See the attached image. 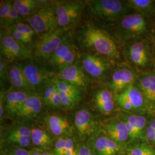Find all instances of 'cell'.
<instances>
[{
  "mask_svg": "<svg viewBox=\"0 0 155 155\" xmlns=\"http://www.w3.org/2000/svg\"><path fill=\"white\" fill-rule=\"evenodd\" d=\"M80 40L83 46L111 58H120V52L114 41L102 29L89 24L81 31Z\"/></svg>",
  "mask_w": 155,
  "mask_h": 155,
  "instance_id": "cell-1",
  "label": "cell"
},
{
  "mask_svg": "<svg viewBox=\"0 0 155 155\" xmlns=\"http://www.w3.org/2000/svg\"><path fill=\"white\" fill-rule=\"evenodd\" d=\"M90 12L94 16L106 20H114L127 13V8L118 0H94L90 2Z\"/></svg>",
  "mask_w": 155,
  "mask_h": 155,
  "instance_id": "cell-2",
  "label": "cell"
},
{
  "mask_svg": "<svg viewBox=\"0 0 155 155\" xmlns=\"http://www.w3.org/2000/svg\"><path fill=\"white\" fill-rule=\"evenodd\" d=\"M86 1H76L61 3L55 9L59 28L62 29L71 27L80 18Z\"/></svg>",
  "mask_w": 155,
  "mask_h": 155,
  "instance_id": "cell-3",
  "label": "cell"
},
{
  "mask_svg": "<svg viewBox=\"0 0 155 155\" xmlns=\"http://www.w3.org/2000/svg\"><path fill=\"white\" fill-rule=\"evenodd\" d=\"M35 33L43 34L59 28L55 9L45 5L27 19Z\"/></svg>",
  "mask_w": 155,
  "mask_h": 155,
  "instance_id": "cell-4",
  "label": "cell"
},
{
  "mask_svg": "<svg viewBox=\"0 0 155 155\" xmlns=\"http://www.w3.org/2000/svg\"><path fill=\"white\" fill-rule=\"evenodd\" d=\"M65 39L64 29L62 28L41 34L35 45V54L43 59L48 60Z\"/></svg>",
  "mask_w": 155,
  "mask_h": 155,
  "instance_id": "cell-5",
  "label": "cell"
},
{
  "mask_svg": "<svg viewBox=\"0 0 155 155\" xmlns=\"http://www.w3.org/2000/svg\"><path fill=\"white\" fill-rule=\"evenodd\" d=\"M114 100L124 110L131 112L145 110L148 103L140 90L133 84L116 94Z\"/></svg>",
  "mask_w": 155,
  "mask_h": 155,
  "instance_id": "cell-6",
  "label": "cell"
},
{
  "mask_svg": "<svg viewBox=\"0 0 155 155\" xmlns=\"http://www.w3.org/2000/svg\"><path fill=\"white\" fill-rule=\"evenodd\" d=\"M0 48L1 57L5 60L25 59L31 57V51L9 34L1 36Z\"/></svg>",
  "mask_w": 155,
  "mask_h": 155,
  "instance_id": "cell-7",
  "label": "cell"
},
{
  "mask_svg": "<svg viewBox=\"0 0 155 155\" xmlns=\"http://www.w3.org/2000/svg\"><path fill=\"white\" fill-rule=\"evenodd\" d=\"M77 59V53L74 45L66 38L48 60V64L60 70L70 66Z\"/></svg>",
  "mask_w": 155,
  "mask_h": 155,
  "instance_id": "cell-8",
  "label": "cell"
},
{
  "mask_svg": "<svg viewBox=\"0 0 155 155\" xmlns=\"http://www.w3.org/2000/svg\"><path fill=\"white\" fill-rule=\"evenodd\" d=\"M120 29L127 38H136L147 31V24L140 14H130L124 17L120 23Z\"/></svg>",
  "mask_w": 155,
  "mask_h": 155,
  "instance_id": "cell-9",
  "label": "cell"
},
{
  "mask_svg": "<svg viewBox=\"0 0 155 155\" xmlns=\"http://www.w3.org/2000/svg\"><path fill=\"white\" fill-rule=\"evenodd\" d=\"M21 66L33 90L42 87L49 82L50 73L45 67L33 63H27Z\"/></svg>",
  "mask_w": 155,
  "mask_h": 155,
  "instance_id": "cell-10",
  "label": "cell"
},
{
  "mask_svg": "<svg viewBox=\"0 0 155 155\" xmlns=\"http://www.w3.org/2000/svg\"><path fill=\"white\" fill-rule=\"evenodd\" d=\"M84 71L83 68L74 63L60 70L58 78L81 90L86 89L90 83V80Z\"/></svg>",
  "mask_w": 155,
  "mask_h": 155,
  "instance_id": "cell-11",
  "label": "cell"
},
{
  "mask_svg": "<svg viewBox=\"0 0 155 155\" xmlns=\"http://www.w3.org/2000/svg\"><path fill=\"white\" fill-rule=\"evenodd\" d=\"M135 79L136 74L131 69L125 67L117 68L111 75L109 86L114 93L119 94L133 84Z\"/></svg>",
  "mask_w": 155,
  "mask_h": 155,
  "instance_id": "cell-12",
  "label": "cell"
},
{
  "mask_svg": "<svg viewBox=\"0 0 155 155\" xmlns=\"http://www.w3.org/2000/svg\"><path fill=\"white\" fill-rule=\"evenodd\" d=\"M82 63L83 70L94 78L102 77L110 67L108 61L106 59L90 54L83 55Z\"/></svg>",
  "mask_w": 155,
  "mask_h": 155,
  "instance_id": "cell-13",
  "label": "cell"
},
{
  "mask_svg": "<svg viewBox=\"0 0 155 155\" xmlns=\"http://www.w3.org/2000/svg\"><path fill=\"white\" fill-rule=\"evenodd\" d=\"M74 125L81 137H89L96 130L94 117L88 110L83 109L77 111L74 117Z\"/></svg>",
  "mask_w": 155,
  "mask_h": 155,
  "instance_id": "cell-14",
  "label": "cell"
},
{
  "mask_svg": "<svg viewBox=\"0 0 155 155\" xmlns=\"http://www.w3.org/2000/svg\"><path fill=\"white\" fill-rule=\"evenodd\" d=\"M127 57L133 64L139 67H145L149 62V50L147 43L143 41L134 43L127 51Z\"/></svg>",
  "mask_w": 155,
  "mask_h": 155,
  "instance_id": "cell-15",
  "label": "cell"
},
{
  "mask_svg": "<svg viewBox=\"0 0 155 155\" xmlns=\"http://www.w3.org/2000/svg\"><path fill=\"white\" fill-rule=\"evenodd\" d=\"M29 95V93L21 90L8 92L4 98L5 110L9 115L17 116Z\"/></svg>",
  "mask_w": 155,
  "mask_h": 155,
  "instance_id": "cell-16",
  "label": "cell"
},
{
  "mask_svg": "<svg viewBox=\"0 0 155 155\" xmlns=\"http://www.w3.org/2000/svg\"><path fill=\"white\" fill-rule=\"evenodd\" d=\"M42 107L41 98L37 95L30 94L17 117L22 119H30L38 116L42 110Z\"/></svg>",
  "mask_w": 155,
  "mask_h": 155,
  "instance_id": "cell-17",
  "label": "cell"
},
{
  "mask_svg": "<svg viewBox=\"0 0 155 155\" xmlns=\"http://www.w3.org/2000/svg\"><path fill=\"white\" fill-rule=\"evenodd\" d=\"M105 129L109 137L118 144H122L129 139L127 127L124 121H111L106 124Z\"/></svg>",
  "mask_w": 155,
  "mask_h": 155,
  "instance_id": "cell-18",
  "label": "cell"
},
{
  "mask_svg": "<svg viewBox=\"0 0 155 155\" xmlns=\"http://www.w3.org/2000/svg\"><path fill=\"white\" fill-rule=\"evenodd\" d=\"M9 79L13 86L26 92L34 91L25 77L21 64H12L8 70Z\"/></svg>",
  "mask_w": 155,
  "mask_h": 155,
  "instance_id": "cell-19",
  "label": "cell"
},
{
  "mask_svg": "<svg viewBox=\"0 0 155 155\" xmlns=\"http://www.w3.org/2000/svg\"><path fill=\"white\" fill-rule=\"evenodd\" d=\"M45 124L50 132L55 136H62L70 133L71 127L66 117L59 115L47 116Z\"/></svg>",
  "mask_w": 155,
  "mask_h": 155,
  "instance_id": "cell-20",
  "label": "cell"
},
{
  "mask_svg": "<svg viewBox=\"0 0 155 155\" xmlns=\"http://www.w3.org/2000/svg\"><path fill=\"white\" fill-rule=\"evenodd\" d=\"M47 1L36 0H16L13 2V8L21 17L31 16L43 6Z\"/></svg>",
  "mask_w": 155,
  "mask_h": 155,
  "instance_id": "cell-21",
  "label": "cell"
},
{
  "mask_svg": "<svg viewBox=\"0 0 155 155\" xmlns=\"http://www.w3.org/2000/svg\"><path fill=\"white\" fill-rule=\"evenodd\" d=\"M136 86L148 103L155 104V74L150 73L140 78Z\"/></svg>",
  "mask_w": 155,
  "mask_h": 155,
  "instance_id": "cell-22",
  "label": "cell"
},
{
  "mask_svg": "<svg viewBox=\"0 0 155 155\" xmlns=\"http://www.w3.org/2000/svg\"><path fill=\"white\" fill-rule=\"evenodd\" d=\"M94 101L98 110L104 114H109L114 108V98L108 90L98 91L95 94Z\"/></svg>",
  "mask_w": 155,
  "mask_h": 155,
  "instance_id": "cell-23",
  "label": "cell"
},
{
  "mask_svg": "<svg viewBox=\"0 0 155 155\" xmlns=\"http://www.w3.org/2000/svg\"><path fill=\"white\" fill-rule=\"evenodd\" d=\"M94 148L98 155H115L120 150L119 144L105 136L96 139L94 141Z\"/></svg>",
  "mask_w": 155,
  "mask_h": 155,
  "instance_id": "cell-24",
  "label": "cell"
},
{
  "mask_svg": "<svg viewBox=\"0 0 155 155\" xmlns=\"http://www.w3.org/2000/svg\"><path fill=\"white\" fill-rule=\"evenodd\" d=\"M31 130V137L33 144L39 150L49 148L52 142L50 134L40 128H33Z\"/></svg>",
  "mask_w": 155,
  "mask_h": 155,
  "instance_id": "cell-25",
  "label": "cell"
},
{
  "mask_svg": "<svg viewBox=\"0 0 155 155\" xmlns=\"http://www.w3.org/2000/svg\"><path fill=\"white\" fill-rule=\"evenodd\" d=\"M52 81L55 83L56 87L60 91L72 97L78 101H80L81 100V89L59 78H56L52 79Z\"/></svg>",
  "mask_w": 155,
  "mask_h": 155,
  "instance_id": "cell-26",
  "label": "cell"
},
{
  "mask_svg": "<svg viewBox=\"0 0 155 155\" xmlns=\"http://www.w3.org/2000/svg\"><path fill=\"white\" fill-rule=\"evenodd\" d=\"M124 121L130 124L136 133L137 139L143 136L147 125V120L144 116L136 114H127L124 117Z\"/></svg>",
  "mask_w": 155,
  "mask_h": 155,
  "instance_id": "cell-27",
  "label": "cell"
},
{
  "mask_svg": "<svg viewBox=\"0 0 155 155\" xmlns=\"http://www.w3.org/2000/svg\"><path fill=\"white\" fill-rule=\"evenodd\" d=\"M127 4L137 11L149 13L153 9V1L151 0H129L127 1Z\"/></svg>",
  "mask_w": 155,
  "mask_h": 155,
  "instance_id": "cell-28",
  "label": "cell"
},
{
  "mask_svg": "<svg viewBox=\"0 0 155 155\" xmlns=\"http://www.w3.org/2000/svg\"><path fill=\"white\" fill-rule=\"evenodd\" d=\"M13 8V2L10 1H1L0 3V22L1 25L5 27L6 22Z\"/></svg>",
  "mask_w": 155,
  "mask_h": 155,
  "instance_id": "cell-29",
  "label": "cell"
},
{
  "mask_svg": "<svg viewBox=\"0 0 155 155\" xmlns=\"http://www.w3.org/2000/svg\"><path fill=\"white\" fill-rule=\"evenodd\" d=\"M56 86L52 81H49L45 86L43 92V101L46 105H50L51 100L55 91Z\"/></svg>",
  "mask_w": 155,
  "mask_h": 155,
  "instance_id": "cell-30",
  "label": "cell"
},
{
  "mask_svg": "<svg viewBox=\"0 0 155 155\" xmlns=\"http://www.w3.org/2000/svg\"><path fill=\"white\" fill-rule=\"evenodd\" d=\"M32 130L26 127H19L13 129L8 134L7 137H13L18 136L31 137Z\"/></svg>",
  "mask_w": 155,
  "mask_h": 155,
  "instance_id": "cell-31",
  "label": "cell"
},
{
  "mask_svg": "<svg viewBox=\"0 0 155 155\" xmlns=\"http://www.w3.org/2000/svg\"><path fill=\"white\" fill-rule=\"evenodd\" d=\"M22 17L19 15V14L16 11V10L12 8L11 11L6 22L5 27V28H13L17 23L20 22Z\"/></svg>",
  "mask_w": 155,
  "mask_h": 155,
  "instance_id": "cell-32",
  "label": "cell"
},
{
  "mask_svg": "<svg viewBox=\"0 0 155 155\" xmlns=\"http://www.w3.org/2000/svg\"><path fill=\"white\" fill-rule=\"evenodd\" d=\"M6 141L10 143L18 144L21 147H27L32 142V140L31 137L18 136L13 137H7Z\"/></svg>",
  "mask_w": 155,
  "mask_h": 155,
  "instance_id": "cell-33",
  "label": "cell"
},
{
  "mask_svg": "<svg viewBox=\"0 0 155 155\" xmlns=\"http://www.w3.org/2000/svg\"><path fill=\"white\" fill-rule=\"evenodd\" d=\"M12 29L23 33L24 35H26L27 36L31 39L32 38L34 34L35 33V32L33 31V29L31 28V27L29 25H27L21 22L17 23Z\"/></svg>",
  "mask_w": 155,
  "mask_h": 155,
  "instance_id": "cell-34",
  "label": "cell"
},
{
  "mask_svg": "<svg viewBox=\"0 0 155 155\" xmlns=\"http://www.w3.org/2000/svg\"><path fill=\"white\" fill-rule=\"evenodd\" d=\"M60 94L61 96L62 107H63L66 109H72V107L79 102L78 100L72 97L64 94L61 91H60Z\"/></svg>",
  "mask_w": 155,
  "mask_h": 155,
  "instance_id": "cell-35",
  "label": "cell"
},
{
  "mask_svg": "<svg viewBox=\"0 0 155 155\" xmlns=\"http://www.w3.org/2000/svg\"><path fill=\"white\" fill-rule=\"evenodd\" d=\"M66 139L59 137L56 141L54 147V155H65Z\"/></svg>",
  "mask_w": 155,
  "mask_h": 155,
  "instance_id": "cell-36",
  "label": "cell"
},
{
  "mask_svg": "<svg viewBox=\"0 0 155 155\" xmlns=\"http://www.w3.org/2000/svg\"><path fill=\"white\" fill-rule=\"evenodd\" d=\"M11 35L17 41H18L22 44H24V45L25 43H29L32 40L31 38L27 36L26 35H24L23 33H21L13 29H12Z\"/></svg>",
  "mask_w": 155,
  "mask_h": 155,
  "instance_id": "cell-37",
  "label": "cell"
},
{
  "mask_svg": "<svg viewBox=\"0 0 155 155\" xmlns=\"http://www.w3.org/2000/svg\"><path fill=\"white\" fill-rule=\"evenodd\" d=\"M149 148L150 147L146 145H136L129 150L128 154L129 155H144Z\"/></svg>",
  "mask_w": 155,
  "mask_h": 155,
  "instance_id": "cell-38",
  "label": "cell"
},
{
  "mask_svg": "<svg viewBox=\"0 0 155 155\" xmlns=\"http://www.w3.org/2000/svg\"><path fill=\"white\" fill-rule=\"evenodd\" d=\"M49 106H51V107H54V108L60 107L62 106L61 96V94H60V91L57 87L56 89L54 94L52 96V99L51 100Z\"/></svg>",
  "mask_w": 155,
  "mask_h": 155,
  "instance_id": "cell-39",
  "label": "cell"
},
{
  "mask_svg": "<svg viewBox=\"0 0 155 155\" xmlns=\"http://www.w3.org/2000/svg\"><path fill=\"white\" fill-rule=\"evenodd\" d=\"M0 77L1 80H5L7 77L9 78L6 60L1 57L0 60Z\"/></svg>",
  "mask_w": 155,
  "mask_h": 155,
  "instance_id": "cell-40",
  "label": "cell"
},
{
  "mask_svg": "<svg viewBox=\"0 0 155 155\" xmlns=\"http://www.w3.org/2000/svg\"><path fill=\"white\" fill-rule=\"evenodd\" d=\"M75 151L77 155H94L91 150L84 145H79Z\"/></svg>",
  "mask_w": 155,
  "mask_h": 155,
  "instance_id": "cell-41",
  "label": "cell"
},
{
  "mask_svg": "<svg viewBox=\"0 0 155 155\" xmlns=\"http://www.w3.org/2000/svg\"><path fill=\"white\" fill-rule=\"evenodd\" d=\"M8 155H31V152L21 147H16L9 150Z\"/></svg>",
  "mask_w": 155,
  "mask_h": 155,
  "instance_id": "cell-42",
  "label": "cell"
},
{
  "mask_svg": "<svg viewBox=\"0 0 155 155\" xmlns=\"http://www.w3.org/2000/svg\"><path fill=\"white\" fill-rule=\"evenodd\" d=\"M146 132H147V137L148 140L150 142L155 143V130L152 127H150V126H148L147 128Z\"/></svg>",
  "mask_w": 155,
  "mask_h": 155,
  "instance_id": "cell-43",
  "label": "cell"
},
{
  "mask_svg": "<svg viewBox=\"0 0 155 155\" xmlns=\"http://www.w3.org/2000/svg\"><path fill=\"white\" fill-rule=\"evenodd\" d=\"M5 109V107H4V104L2 102V97H1V101H0V118L1 120H2L3 116H4V110Z\"/></svg>",
  "mask_w": 155,
  "mask_h": 155,
  "instance_id": "cell-44",
  "label": "cell"
},
{
  "mask_svg": "<svg viewBox=\"0 0 155 155\" xmlns=\"http://www.w3.org/2000/svg\"><path fill=\"white\" fill-rule=\"evenodd\" d=\"M43 152H41L40 150H33L31 152V155H41Z\"/></svg>",
  "mask_w": 155,
  "mask_h": 155,
  "instance_id": "cell-45",
  "label": "cell"
},
{
  "mask_svg": "<svg viewBox=\"0 0 155 155\" xmlns=\"http://www.w3.org/2000/svg\"><path fill=\"white\" fill-rule=\"evenodd\" d=\"M155 151L150 147V148L147 150V151L145 153L144 155H155Z\"/></svg>",
  "mask_w": 155,
  "mask_h": 155,
  "instance_id": "cell-46",
  "label": "cell"
},
{
  "mask_svg": "<svg viewBox=\"0 0 155 155\" xmlns=\"http://www.w3.org/2000/svg\"><path fill=\"white\" fill-rule=\"evenodd\" d=\"M149 126L150 127H152V129H153L155 130V120H152L150 121Z\"/></svg>",
  "mask_w": 155,
  "mask_h": 155,
  "instance_id": "cell-47",
  "label": "cell"
},
{
  "mask_svg": "<svg viewBox=\"0 0 155 155\" xmlns=\"http://www.w3.org/2000/svg\"><path fill=\"white\" fill-rule=\"evenodd\" d=\"M41 155H54V153L52 154V153H50V152H42V153H41Z\"/></svg>",
  "mask_w": 155,
  "mask_h": 155,
  "instance_id": "cell-48",
  "label": "cell"
},
{
  "mask_svg": "<svg viewBox=\"0 0 155 155\" xmlns=\"http://www.w3.org/2000/svg\"><path fill=\"white\" fill-rule=\"evenodd\" d=\"M1 155H4V154H2V153H1Z\"/></svg>",
  "mask_w": 155,
  "mask_h": 155,
  "instance_id": "cell-49",
  "label": "cell"
},
{
  "mask_svg": "<svg viewBox=\"0 0 155 155\" xmlns=\"http://www.w3.org/2000/svg\"></svg>",
  "mask_w": 155,
  "mask_h": 155,
  "instance_id": "cell-50",
  "label": "cell"
}]
</instances>
